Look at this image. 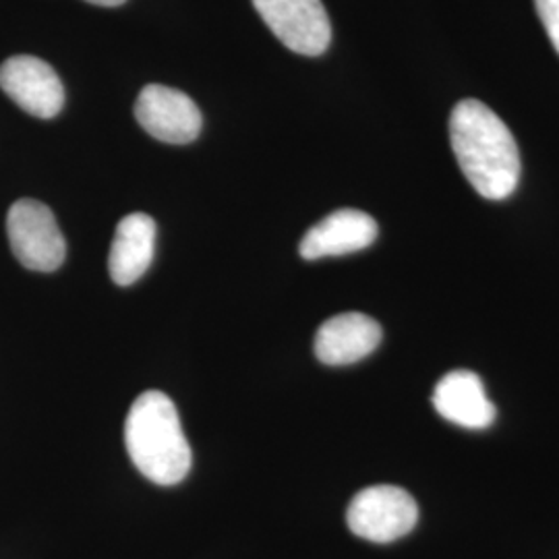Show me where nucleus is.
Listing matches in <instances>:
<instances>
[{
    "mask_svg": "<svg viewBox=\"0 0 559 559\" xmlns=\"http://www.w3.org/2000/svg\"><path fill=\"white\" fill-rule=\"evenodd\" d=\"M450 143L460 170L485 200L510 198L519 187V143L483 102L462 100L450 115Z\"/></svg>",
    "mask_w": 559,
    "mask_h": 559,
    "instance_id": "1",
    "label": "nucleus"
},
{
    "mask_svg": "<svg viewBox=\"0 0 559 559\" xmlns=\"http://www.w3.org/2000/svg\"><path fill=\"white\" fill-rule=\"evenodd\" d=\"M124 445L135 468L158 485H177L191 471V445L179 411L164 392L150 390L133 402L124 420Z\"/></svg>",
    "mask_w": 559,
    "mask_h": 559,
    "instance_id": "2",
    "label": "nucleus"
},
{
    "mask_svg": "<svg viewBox=\"0 0 559 559\" xmlns=\"http://www.w3.org/2000/svg\"><path fill=\"white\" fill-rule=\"evenodd\" d=\"M419 520L415 498L396 485H373L359 491L346 512L353 535L371 543H392L406 537Z\"/></svg>",
    "mask_w": 559,
    "mask_h": 559,
    "instance_id": "3",
    "label": "nucleus"
},
{
    "mask_svg": "<svg viewBox=\"0 0 559 559\" xmlns=\"http://www.w3.org/2000/svg\"><path fill=\"white\" fill-rule=\"evenodd\" d=\"M7 235L15 258L27 270L55 272L67 255L57 218L41 201H15L7 216Z\"/></svg>",
    "mask_w": 559,
    "mask_h": 559,
    "instance_id": "4",
    "label": "nucleus"
},
{
    "mask_svg": "<svg viewBox=\"0 0 559 559\" xmlns=\"http://www.w3.org/2000/svg\"><path fill=\"white\" fill-rule=\"evenodd\" d=\"M263 23L288 50L320 57L332 41V23L321 0H253Z\"/></svg>",
    "mask_w": 559,
    "mask_h": 559,
    "instance_id": "5",
    "label": "nucleus"
},
{
    "mask_svg": "<svg viewBox=\"0 0 559 559\" xmlns=\"http://www.w3.org/2000/svg\"><path fill=\"white\" fill-rule=\"evenodd\" d=\"M135 119L158 141L185 145L198 140L203 117L187 94L166 85H145L135 102Z\"/></svg>",
    "mask_w": 559,
    "mask_h": 559,
    "instance_id": "6",
    "label": "nucleus"
},
{
    "mask_svg": "<svg viewBox=\"0 0 559 559\" xmlns=\"http://www.w3.org/2000/svg\"><path fill=\"white\" fill-rule=\"evenodd\" d=\"M2 92L38 119H55L64 106V87L46 60L20 55L0 64Z\"/></svg>",
    "mask_w": 559,
    "mask_h": 559,
    "instance_id": "7",
    "label": "nucleus"
},
{
    "mask_svg": "<svg viewBox=\"0 0 559 559\" xmlns=\"http://www.w3.org/2000/svg\"><path fill=\"white\" fill-rule=\"evenodd\" d=\"M378 239V222L360 210H338L307 230L299 245L302 260L338 258L367 249Z\"/></svg>",
    "mask_w": 559,
    "mask_h": 559,
    "instance_id": "8",
    "label": "nucleus"
},
{
    "mask_svg": "<svg viewBox=\"0 0 559 559\" xmlns=\"http://www.w3.org/2000/svg\"><path fill=\"white\" fill-rule=\"evenodd\" d=\"M381 342V325L365 313H342L325 321L316 336V357L330 367L369 357Z\"/></svg>",
    "mask_w": 559,
    "mask_h": 559,
    "instance_id": "9",
    "label": "nucleus"
},
{
    "mask_svg": "<svg viewBox=\"0 0 559 559\" xmlns=\"http://www.w3.org/2000/svg\"><path fill=\"white\" fill-rule=\"evenodd\" d=\"M433 406L440 417L466 429H487L496 420V406L487 396L483 380L466 369L441 378L433 392Z\"/></svg>",
    "mask_w": 559,
    "mask_h": 559,
    "instance_id": "10",
    "label": "nucleus"
},
{
    "mask_svg": "<svg viewBox=\"0 0 559 559\" xmlns=\"http://www.w3.org/2000/svg\"><path fill=\"white\" fill-rule=\"evenodd\" d=\"M156 251V222L147 214H129L119 222L108 255L110 276L119 286H131L147 272Z\"/></svg>",
    "mask_w": 559,
    "mask_h": 559,
    "instance_id": "11",
    "label": "nucleus"
},
{
    "mask_svg": "<svg viewBox=\"0 0 559 559\" xmlns=\"http://www.w3.org/2000/svg\"><path fill=\"white\" fill-rule=\"evenodd\" d=\"M540 23L559 55V0H535Z\"/></svg>",
    "mask_w": 559,
    "mask_h": 559,
    "instance_id": "12",
    "label": "nucleus"
},
{
    "mask_svg": "<svg viewBox=\"0 0 559 559\" xmlns=\"http://www.w3.org/2000/svg\"><path fill=\"white\" fill-rule=\"evenodd\" d=\"M85 2H92V4H98V7H119L127 0H85Z\"/></svg>",
    "mask_w": 559,
    "mask_h": 559,
    "instance_id": "13",
    "label": "nucleus"
}]
</instances>
